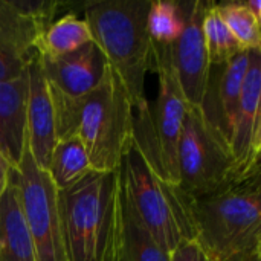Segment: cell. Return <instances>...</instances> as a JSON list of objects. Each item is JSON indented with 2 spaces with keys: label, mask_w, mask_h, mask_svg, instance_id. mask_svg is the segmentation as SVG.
<instances>
[{
  "label": "cell",
  "mask_w": 261,
  "mask_h": 261,
  "mask_svg": "<svg viewBox=\"0 0 261 261\" xmlns=\"http://www.w3.org/2000/svg\"><path fill=\"white\" fill-rule=\"evenodd\" d=\"M67 261H116L122 191L118 171H89L58 191Z\"/></svg>",
  "instance_id": "cell-1"
},
{
  "label": "cell",
  "mask_w": 261,
  "mask_h": 261,
  "mask_svg": "<svg viewBox=\"0 0 261 261\" xmlns=\"http://www.w3.org/2000/svg\"><path fill=\"white\" fill-rule=\"evenodd\" d=\"M190 210L194 242L213 261L261 257L260 174L213 194L190 199Z\"/></svg>",
  "instance_id": "cell-2"
},
{
  "label": "cell",
  "mask_w": 261,
  "mask_h": 261,
  "mask_svg": "<svg viewBox=\"0 0 261 261\" xmlns=\"http://www.w3.org/2000/svg\"><path fill=\"white\" fill-rule=\"evenodd\" d=\"M148 8V0H102L84 6L92 40L121 78L133 109L147 101L145 76L151 70Z\"/></svg>",
  "instance_id": "cell-3"
},
{
  "label": "cell",
  "mask_w": 261,
  "mask_h": 261,
  "mask_svg": "<svg viewBox=\"0 0 261 261\" xmlns=\"http://www.w3.org/2000/svg\"><path fill=\"white\" fill-rule=\"evenodd\" d=\"M151 70L158 75V96L133 109L132 141L159 177L177 185V145L190 106L177 83L170 46L151 44Z\"/></svg>",
  "instance_id": "cell-4"
},
{
  "label": "cell",
  "mask_w": 261,
  "mask_h": 261,
  "mask_svg": "<svg viewBox=\"0 0 261 261\" xmlns=\"http://www.w3.org/2000/svg\"><path fill=\"white\" fill-rule=\"evenodd\" d=\"M122 197L153 239L170 254L182 243L196 240L190 199L159 177L133 141L119 167Z\"/></svg>",
  "instance_id": "cell-5"
},
{
  "label": "cell",
  "mask_w": 261,
  "mask_h": 261,
  "mask_svg": "<svg viewBox=\"0 0 261 261\" xmlns=\"http://www.w3.org/2000/svg\"><path fill=\"white\" fill-rule=\"evenodd\" d=\"M133 132V106L118 76L109 66L102 81L81 102L78 138L93 171H118Z\"/></svg>",
  "instance_id": "cell-6"
},
{
  "label": "cell",
  "mask_w": 261,
  "mask_h": 261,
  "mask_svg": "<svg viewBox=\"0 0 261 261\" xmlns=\"http://www.w3.org/2000/svg\"><path fill=\"white\" fill-rule=\"evenodd\" d=\"M236 184L228 145L208 127L197 107H188L177 145V187L190 199Z\"/></svg>",
  "instance_id": "cell-7"
},
{
  "label": "cell",
  "mask_w": 261,
  "mask_h": 261,
  "mask_svg": "<svg viewBox=\"0 0 261 261\" xmlns=\"http://www.w3.org/2000/svg\"><path fill=\"white\" fill-rule=\"evenodd\" d=\"M11 180L18 190L37 261H67L58 214V190L47 171L34 162L28 145L20 164L11 171Z\"/></svg>",
  "instance_id": "cell-8"
},
{
  "label": "cell",
  "mask_w": 261,
  "mask_h": 261,
  "mask_svg": "<svg viewBox=\"0 0 261 261\" xmlns=\"http://www.w3.org/2000/svg\"><path fill=\"white\" fill-rule=\"evenodd\" d=\"M261 50L249 52L239 112L229 139L236 182L260 174L261 151Z\"/></svg>",
  "instance_id": "cell-9"
},
{
  "label": "cell",
  "mask_w": 261,
  "mask_h": 261,
  "mask_svg": "<svg viewBox=\"0 0 261 261\" xmlns=\"http://www.w3.org/2000/svg\"><path fill=\"white\" fill-rule=\"evenodd\" d=\"M211 2H180L184 29L170 46L171 61L180 90L191 107H199L210 72V60L203 38V15Z\"/></svg>",
  "instance_id": "cell-10"
},
{
  "label": "cell",
  "mask_w": 261,
  "mask_h": 261,
  "mask_svg": "<svg viewBox=\"0 0 261 261\" xmlns=\"http://www.w3.org/2000/svg\"><path fill=\"white\" fill-rule=\"evenodd\" d=\"M47 89L52 98L81 102L102 81L109 63L96 46L90 41L63 57H40Z\"/></svg>",
  "instance_id": "cell-11"
},
{
  "label": "cell",
  "mask_w": 261,
  "mask_h": 261,
  "mask_svg": "<svg viewBox=\"0 0 261 261\" xmlns=\"http://www.w3.org/2000/svg\"><path fill=\"white\" fill-rule=\"evenodd\" d=\"M249 52H240L228 63L211 66L200 106L197 107L208 127L228 145L240 106Z\"/></svg>",
  "instance_id": "cell-12"
},
{
  "label": "cell",
  "mask_w": 261,
  "mask_h": 261,
  "mask_svg": "<svg viewBox=\"0 0 261 261\" xmlns=\"http://www.w3.org/2000/svg\"><path fill=\"white\" fill-rule=\"evenodd\" d=\"M55 144V110L37 54L28 66L26 145L41 170H47Z\"/></svg>",
  "instance_id": "cell-13"
},
{
  "label": "cell",
  "mask_w": 261,
  "mask_h": 261,
  "mask_svg": "<svg viewBox=\"0 0 261 261\" xmlns=\"http://www.w3.org/2000/svg\"><path fill=\"white\" fill-rule=\"evenodd\" d=\"M28 69L15 80L0 84V153L15 168L26 147Z\"/></svg>",
  "instance_id": "cell-14"
},
{
  "label": "cell",
  "mask_w": 261,
  "mask_h": 261,
  "mask_svg": "<svg viewBox=\"0 0 261 261\" xmlns=\"http://www.w3.org/2000/svg\"><path fill=\"white\" fill-rule=\"evenodd\" d=\"M0 261H37L18 190L12 180L0 199Z\"/></svg>",
  "instance_id": "cell-15"
},
{
  "label": "cell",
  "mask_w": 261,
  "mask_h": 261,
  "mask_svg": "<svg viewBox=\"0 0 261 261\" xmlns=\"http://www.w3.org/2000/svg\"><path fill=\"white\" fill-rule=\"evenodd\" d=\"M116 261H171V254L144 228L124 197Z\"/></svg>",
  "instance_id": "cell-16"
},
{
  "label": "cell",
  "mask_w": 261,
  "mask_h": 261,
  "mask_svg": "<svg viewBox=\"0 0 261 261\" xmlns=\"http://www.w3.org/2000/svg\"><path fill=\"white\" fill-rule=\"evenodd\" d=\"M93 41L89 24L75 12L55 18L40 35L35 50L40 57H63Z\"/></svg>",
  "instance_id": "cell-17"
},
{
  "label": "cell",
  "mask_w": 261,
  "mask_h": 261,
  "mask_svg": "<svg viewBox=\"0 0 261 261\" xmlns=\"http://www.w3.org/2000/svg\"><path fill=\"white\" fill-rule=\"evenodd\" d=\"M46 171L58 191L72 187L92 171L86 148L78 135L57 141Z\"/></svg>",
  "instance_id": "cell-18"
},
{
  "label": "cell",
  "mask_w": 261,
  "mask_h": 261,
  "mask_svg": "<svg viewBox=\"0 0 261 261\" xmlns=\"http://www.w3.org/2000/svg\"><path fill=\"white\" fill-rule=\"evenodd\" d=\"M41 32V28L21 14L11 0H0V44L23 54H37L35 46Z\"/></svg>",
  "instance_id": "cell-19"
},
{
  "label": "cell",
  "mask_w": 261,
  "mask_h": 261,
  "mask_svg": "<svg viewBox=\"0 0 261 261\" xmlns=\"http://www.w3.org/2000/svg\"><path fill=\"white\" fill-rule=\"evenodd\" d=\"M203 38L208 52V60L211 66H220L228 63L237 54L243 52L232 37L229 28L223 21L222 15L217 11L216 3L211 2L205 15H203Z\"/></svg>",
  "instance_id": "cell-20"
},
{
  "label": "cell",
  "mask_w": 261,
  "mask_h": 261,
  "mask_svg": "<svg viewBox=\"0 0 261 261\" xmlns=\"http://www.w3.org/2000/svg\"><path fill=\"white\" fill-rule=\"evenodd\" d=\"M184 14L180 2H150L147 12V32L151 44L171 46L182 34Z\"/></svg>",
  "instance_id": "cell-21"
},
{
  "label": "cell",
  "mask_w": 261,
  "mask_h": 261,
  "mask_svg": "<svg viewBox=\"0 0 261 261\" xmlns=\"http://www.w3.org/2000/svg\"><path fill=\"white\" fill-rule=\"evenodd\" d=\"M216 6L243 52L261 50V20L245 6L243 2L216 3Z\"/></svg>",
  "instance_id": "cell-22"
},
{
  "label": "cell",
  "mask_w": 261,
  "mask_h": 261,
  "mask_svg": "<svg viewBox=\"0 0 261 261\" xmlns=\"http://www.w3.org/2000/svg\"><path fill=\"white\" fill-rule=\"evenodd\" d=\"M34 57H37V54H23L0 44V84L23 75Z\"/></svg>",
  "instance_id": "cell-23"
},
{
  "label": "cell",
  "mask_w": 261,
  "mask_h": 261,
  "mask_svg": "<svg viewBox=\"0 0 261 261\" xmlns=\"http://www.w3.org/2000/svg\"><path fill=\"white\" fill-rule=\"evenodd\" d=\"M12 5L26 17L34 20L41 31H44L57 15V11L60 8L58 2L50 0H11Z\"/></svg>",
  "instance_id": "cell-24"
},
{
  "label": "cell",
  "mask_w": 261,
  "mask_h": 261,
  "mask_svg": "<svg viewBox=\"0 0 261 261\" xmlns=\"http://www.w3.org/2000/svg\"><path fill=\"white\" fill-rule=\"evenodd\" d=\"M171 261H213L203 251L202 248L193 240L185 242L179 245L171 252Z\"/></svg>",
  "instance_id": "cell-25"
},
{
  "label": "cell",
  "mask_w": 261,
  "mask_h": 261,
  "mask_svg": "<svg viewBox=\"0 0 261 261\" xmlns=\"http://www.w3.org/2000/svg\"><path fill=\"white\" fill-rule=\"evenodd\" d=\"M12 168L14 167L9 164V161L0 153V199H2V196L5 194V191H6L8 185H9Z\"/></svg>",
  "instance_id": "cell-26"
},
{
  "label": "cell",
  "mask_w": 261,
  "mask_h": 261,
  "mask_svg": "<svg viewBox=\"0 0 261 261\" xmlns=\"http://www.w3.org/2000/svg\"><path fill=\"white\" fill-rule=\"evenodd\" d=\"M243 3L258 20H261V0H246Z\"/></svg>",
  "instance_id": "cell-27"
},
{
  "label": "cell",
  "mask_w": 261,
  "mask_h": 261,
  "mask_svg": "<svg viewBox=\"0 0 261 261\" xmlns=\"http://www.w3.org/2000/svg\"><path fill=\"white\" fill-rule=\"evenodd\" d=\"M248 261H261V257H257V258H251V260Z\"/></svg>",
  "instance_id": "cell-28"
}]
</instances>
